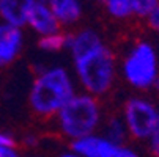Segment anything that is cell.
<instances>
[{
    "label": "cell",
    "mask_w": 159,
    "mask_h": 157,
    "mask_svg": "<svg viewBox=\"0 0 159 157\" xmlns=\"http://www.w3.org/2000/svg\"><path fill=\"white\" fill-rule=\"evenodd\" d=\"M153 89L159 94V76H157V79H156V82H154V86H153Z\"/></svg>",
    "instance_id": "obj_22"
},
{
    "label": "cell",
    "mask_w": 159,
    "mask_h": 157,
    "mask_svg": "<svg viewBox=\"0 0 159 157\" xmlns=\"http://www.w3.org/2000/svg\"><path fill=\"white\" fill-rule=\"evenodd\" d=\"M148 146H150V151L154 157H159V118H157V124L151 133V137L148 138Z\"/></svg>",
    "instance_id": "obj_16"
},
{
    "label": "cell",
    "mask_w": 159,
    "mask_h": 157,
    "mask_svg": "<svg viewBox=\"0 0 159 157\" xmlns=\"http://www.w3.org/2000/svg\"><path fill=\"white\" fill-rule=\"evenodd\" d=\"M71 149L77 151L84 157H140L137 151L128 146L126 143H113L104 138L101 133H95V135L73 142Z\"/></svg>",
    "instance_id": "obj_6"
},
{
    "label": "cell",
    "mask_w": 159,
    "mask_h": 157,
    "mask_svg": "<svg viewBox=\"0 0 159 157\" xmlns=\"http://www.w3.org/2000/svg\"><path fill=\"white\" fill-rule=\"evenodd\" d=\"M36 2L38 0H0V22L17 28L27 27Z\"/></svg>",
    "instance_id": "obj_9"
},
{
    "label": "cell",
    "mask_w": 159,
    "mask_h": 157,
    "mask_svg": "<svg viewBox=\"0 0 159 157\" xmlns=\"http://www.w3.org/2000/svg\"><path fill=\"white\" fill-rule=\"evenodd\" d=\"M0 157H20L16 146H2L0 145Z\"/></svg>",
    "instance_id": "obj_19"
},
{
    "label": "cell",
    "mask_w": 159,
    "mask_h": 157,
    "mask_svg": "<svg viewBox=\"0 0 159 157\" xmlns=\"http://www.w3.org/2000/svg\"><path fill=\"white\" fill-rule=\"evenodd\" d=\"M73 69L76 83L82 91L99 99L107 94L115 83L118 64L115 54L102 42L92 50L73 57Z\"/></svg>",
    "instance_id": "obj_2"
},
{
    "label": "cell",
    "mask_w": 159,
    "mask_h": 157,
    "mask_svg": "<svg viewBox=\"0 0 159 157\" xmlns=\"http://www.w3.org/2000/svg\"><path fill=\"white\" fill-rule=\"evenodd\" d=\"M104 39L95 28H79L70 33V42H68V50L71 52V57L80 55L84 52L92 50L93 47L102 44Z\"/></svg>",
    "instance_id": "obj_11"
},
{
    "label": "cell",
    "mask_w": 159,
    "mask_h": 157,
    "mask_svg": "<svg viewBox=\"0 0 159 157\" xmlns=\"http://www.w3.org/2000/svg\"><path fill=\"white\" fill-rule=\"evenodd\" d=\"M120 71L125 82L137 91L153 89L159 76V55L148 39L135 41L125 54Z\"/></svg>",
    "instance_id": "obj_4"
},
{
    "label": "cell",
    "mask_w": 159,
    "mask_h": 157,
    "mask_svg": "<svg viewBox=\"0 0 159 157\" xmlns=\"http://www.w3.org/2000/svg\"><path fill=\"white\" fill-rule=\"evenodd\" d=\"M0 145L2 146H16V138L13 137V133L7 130H0Z\"/></svg>",
    "instance_id": "obj_18"
},
{
    "label": "cell",
    "mask_w": 159,
    "mask_h": 157,
    "mask_svg": "<svg viewBox=\"0 0 159 157\" xmlns=\"http://www.w3.org/2000/svg\"><path fill=\"white\" fill-rule=\"evenodd\" d=\"M147 22H148V27H150L154 33L159 35V5H157V8L148 16Z\"/></svg>",
    "instance_id": "obj_17"
},
{
    "label": "cell",
    "mask_w": 159,
    "mask_h": 157,
    "mask_svg": "<svg viewBox=\"0 0 159 157\" xmlns=\"http://www.w3.org/2000/svg\"><path fill=\"white\" fill-rule=\"evenodd\" d=\"M121 118L131 138L137 142H148L157 124L159 107L148 98L132 96L123 105Z\"/></svg>",
    "instance_id": "obj_5"
},
{
    "label": "cell",
    "mask_w": 159,
    "mask_h": 157,
    "mask_svg": "<svg viewBox=\"0 0 159 157\" xmlns=\"http://www.w3.org/2000/svg\"><path fill=\"white\" fill-rule=\"evenodd\" d=\"M101 135L113 143H118V145H125L126 140L129 138V133H128V129H126V124L120 116L113 115L107 120L102 121L101 124Z\"/></svg>",
    "instance_id": "obj_12"
},
{
    "label": "cell",
    "mask_w": 159,
    "mask_h": 157,
    "mask_svg": "<svg viewBox=\"0 0 159 157\" xmlns=\"http://www.w3.org/2000/svg\"><path fill=\"white\" fill-rule=\"evenodd\" d=\"M27 27L33 33H36L39 38L57 33V32L61 30V25L58 24L55 14L49 8L46 0H38L35 3V7L30 13L29 22H27Z\"/></svg>",
    "instance_id": "obj_8"
},
{
    "label": "cell",
    "mask_w": 159,
    "mask_h": 157,
    "mask_svg": "<svg viewBox=\"0 0 159 157\" xmlns=\"http://www.w3.org/2000/svg\"><path fill=\"white\" fill-rule=\"evenodd\" d=\"M102 121L104 118L99 99L84 91L77 93L55 116L58 132L71 143L95 135L101 129Z\"/></svg>",
    "instance_id": "obj_3"
},
{
    "label": "cell",
    "mask_w": 159,
    "mask_h": 157,
    "mask_svg": "<svg viewBox=\"0 0 159 157\" xmlns=\"http://www.w3.org/2000/svg\"><path fill=\"white\" fill-rule=\"evenodd\" d=\"M22 142H24V145L29 146V148H32V146L36 145V138H35L33 135H27V137H24V140H22Z\"/></svg>",
    "instance_id": "obj_20"
},
{
    "label": "cell",
    "mask_w": 159,
    "mask_h": 157,
    "mask_svg": "<svg viewBox=\"0 0 159 157\" xmlns=\"http://www.w3.org/2000/svg\"><path fill=\"white\" fill-rule=\"evenodd\" d=\"M102 3H104L109 16H112L113 19L123 20V19H128L132 16L129 0H104Z\"/></svg>",
    "instance_id": "obj_14"
},
{
    "label": "cell",
    "mask_w": 159,
    "mask_h": 157,
    "mask_svg": "<svg viewBox=\"0 0 159 157\" xmlns=\"http://www.w3.org/2000/svg\"><path fill=\"white\" fill-rule=\"evenodd\" d=\"M101 2H104V0H101Z\"/></svg>",
    "instance_id": "obj_23"
},
{
    "label": "cell",
    "mask_w": 159,
    "mask_h": 157,
    "mask_svg": "<svg viewBox=\"0 0 159 157\" xmlns=\"http://www.w3.org/2000/svg\"><path fill=\"white\" fill-rule=\"evenodd\" d=\"M77 93L76 79L65 66H48L36 72L30 85L29 107L39 118H55Z\"/></svg>",
    "instance_id": "obj_1"
},
{
    "label": "cell",
    "mask_w": 159,
    "mask_h": 157,
    "mask_svg": "<svg viewBox=\"0 0 159 157\" xmlns=\"http://www.w3.org/2000/svg\"><path fill=\"white\" fill-rule=\"evenodd\" d=\"M24 32L22 28L0 22V69L11 66L24 49Z\"/></svg>",
    "instance_id": "obj_7"
},
{
    "label": "cell",
    "mask_w": 159,
    "mask_h": 157,
    "mask_svg": "<svg viewBox=\"0 0 159 157\" xmlns=\"http://www.w3.org/2000/svg\"><path fill=\"white\" fill-rule=\"evenodd\" d=\"M132 16L140 17V19H148V16L157 8L159 0H129Z\"/></svg>",
    "instance_id": "obj_15"
},
{
    "label": "cell",
    "mask_w": 159,
    "mask_h": 157,
    "mask_svg": "<svg viewBox=\"0 0 159 157\" xmlns=\"http://www.w3.org/2000/svg\"><path fill=\"white\" fill-rule=\"evenodd\" d=\"M68 42H70V33L60 30V32L48 35V36H41L38 39V47L43 52H48V54H58V52L68 49Z\"/></svg>",
    "instance_id": "obj_13"
},
{
    "label": "cell",
    "mask_w": 159,
    "mask_h": 157,
    "mask_svg": "<svg viewBox=\"0 0 159 157\" xmlns=\"http://www.w3.org/2000/svg\"><path fill=\"white\" fill-rule=\"evenodd\" d=\"M60 157H84L82 154H79L77 151H74V149H70V151H66V152H63V154H60Z\"/></svg>",
    "instance_id": "obj_21"
},
{
    "label": "cell",
    "mask_w": 159,
    "mask_h": 157,
    "mask_svg": "<svg viewBox=\"0 0 159 157\" xmlns=\"http://www.w3.org/2000/svg\"><path fill=\"white\" fill-rule=\"evenodd\" d=\"M61 27H73L82 19L84 7L80 0H46Z\"/></svg>",
    "instance_id": "obj_10"
}]
</instances>
